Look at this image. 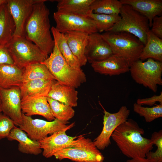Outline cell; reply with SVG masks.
I'll use <instances>...</instances> for the list:
<instances>
[{"instance_id": "obj_1", "label": "cell", "mask_w": 162, "mask_h": 162, "mask_svg": "<svg viewBox=\"0 0 162 162\" xmlns=\"http://www.w3.org/2000/svg\"><path fill=\"white\" fill-rule=\"evenodd\" d=\"M144 133L136 122L128 119L116 128L111 137L126 157L130 159L144 158L154 145L150 139L143 137Z\"/></svg>"}, {"instance_id": "obj_2", "label": "cell", "mask_w": 162, "mask_h": 162, "mask_svg": "<svg viewBox=\"0 0 162 162\" xmlns=\"http://www.w3.org/2000/svg\"><path fill=\"white\" fill-rule=\"evenodd\" d=\"M47 1L39 0L34 5L26 23L25 35L48 56L55 43L51 33L50 10L45 3Z\"/></svg>"}, {"instance_id": "obj_3", "label": "cell", "mask_w": 162, "mask_h": 162, "mask_svg": "<svg viewBox=\"0 0 162 162\" xmlns=\"http://www.w3.org/2000/svg\"><path fill=\"white\" fill-rule=\"evenodd\" d=\"M54 43L52 52L41 63L46 66L57 81L77 88L86 81V75L81 69L74 68L68 64Z\"/></svg>"}, {"instance_id": "obj_4", "label": "cell", "mask_w": 162, "mask_h": 162, "mask_svg": "<svg viewBox=\"0 0 162 162\" xmlns=\"http://www.w3.org/2000/svg\"><path fill=\"white\" fill-rule=\"evenodd\" d=\"M101 35L110 47L113 54L125 60L130 67L139 59L144 45L134 35L125 32L109 31Z\"/></svg>"}, {"instance_id": "obj_5", "label": "cell", "mask_w": 162, "mask_h": 162, "mask_svg": "<svg viewBox=\"0 0 162 162\" xmlns=\"http://www.w3.org/2000/svg\"><path fill=\"white\" fill-rule=\"evenodd\" d=\"M119 14L120 20L107 31L129 33L137 38L145 46L147 33L150 30L147 18L127 4L122 5Z\"/></svg>"}, {"instance_id": "obj_6", "label": "cell", "mask_w": 162, "mask_h": 162, "mask_svg": "<svg viewBox=\"0 0 162 162\" xmlns=\"http://www.w3.org/2000/svg\"><path fill=\"white\" fill-rule=\"evenodd\" d=\"M6 46L15 64L21 68L32 64L41 63L48 57L25 37L13 38Z\"/></svg>"}, {"instance_id": "obj_7", "label": "cell", "mask_w": 162, "mask_h": 162, "mask_svg": "<svg viewBox=\"0 0 162 162\" xmlns=\"http://www.w3.org/2000/svg\"><path fill=\"white\" fill-rule=\"evenodd\" d=\"M81 135L74 145L63 148L54 156L61 160L68 159L76 162H103L104 158L92 140Z\"/></svg>"}, {"instance_id": "obj_8", "label": "cell", "mask_w": 162, "mask_h": 162, "mask_svg": "<svg viewBox=\"0 0 162 162\" xmlns=\"http://www.w3.org/2000/svg\"><path fill=\"white\" fill-rule=\"evenodd\" d=\"M129 71L136 82L154 92H157L158 85H162V62L151 58L144 62L139 59L130 66Z\"/></svg>"}, {"instance_id": "obj_9", "label": "cell", "mask_w": 162, "mask_h": 162, "mask_svg": "<svg viewBox=\"0 0 162 162\" xmlns=\"http://www.w3.org/2000/svg\"><path fill=\"white\" fill-rule=\"evenodd\" d=\"M22 122L19 126L24 131L31 139L39 141L59 130H69L73 127L74 123L67 125L68 122H64L56 119L47 121L39 119H33L22 113Z\"/></svg>"}, {"instance_id": "obj_10", "label": "cell", "mask_w": 162, "mask_h": 162, "mask_svg": "<svg viewBox=\"0 0 162 162\" xmlns=\"http://www.w3.org/2000/svg\"><path fill=\"white\" fill-rule=\"evenodd\" d=\"M53 18L55 28L62 33L78 31L90 34L98 32L94 22L89 17L57 11L54 13Z\"/></svg>"}, {"instance_id": "obj_11", "label": "cell", "mask_w": 162, "mask_h": 162, "mask_svg": "<svg viewBox=\"0 0 162 162\" xmlns=\"http://www.w3.org/2000/svg\"><path fill=\"white\" fill-rule=\"evenodd\" d=\"M104 110L103 126L99 135L93 142L99 150H103L111 144L110 137L116 128L125 122L130 115V110L125 106H122L116 112L111 113Z\"/></svg>"}, {"instance_id": "obj_12", "label": "cell", "mask_w": 162, "mask_h": 162, "mask_svg": "<svg viewBox=\"0 0 162 162\" xmlns=\"http://www.w3.org/2000/svg\"><path fill=\"white\" fill-rule=\"evenodd\" d=\"M0 112L8 116L15 125L19 126L22 122L20 87L7 89L0 87Z\"/></svg>"}, {"instance_id": "obj_13", "label": "cell", "mask_w": 162, "mask_h": 162, "mask_svg": "<svg viewBox=\"0 0 162 162\" xmlns=\"http://www.w3.org/2000/svg\"><path fill=\"white\" fill-rule=\"evenodd\" d=\"M39 0H7V4L14 21L15 29L13 38L25 37L27 21L34 4Z\"/></svg>"}, {"instance_id": "obj_14", "label": "cell", "mask_w": 162, "mask_h": 162, "mask_svg": "<svg viewBox=\"0 0 162 162\" xmlns=\"http://www.w3.org/2000/svg\"><path fill=\"white\" fill-rule=\"evenodd\" d=\"M67 130L57 131L39 141L44 157L51 158L58 151L75 144L78 136L67 135L66 133Z\"/></svg>"}, {"instance_id": "obj_15", "label": "cell", "mask_w": 162, "mask_h": 162, "mask_svg": "<svg viewBox=\"0 0 162 162\" xmlns=\"http://www.w3.org/2000/svg\"><path fill=\"white\" fill-rule=\"evenodd\" d=\"M113 54L108 44L98 32L89 34L85 55L89 63L104 60Z\"/></svg>"}, {"instance_id": "obj_16", "label": "cell", "mask_w": 162, "mask_h": 162, "mask_svg": "<svg viewBox=\"0 0 162 162\" xmlns=\"http://www.w3.org/2000/svg\"><path fill=\"white\" fill-rule=\"evenodd\" d=\"M91 66L95 72L110 76L128 72L130 69V65L126 61L114 54L102 61L91 63Z\"/></svg>"}, {"instance_id": "obj_17", "label": "cell", "mask_w": 162, "mask_h": 162, "mask_svg": "<svg viewBox=\"0 0 162 162\" xmlns=\"http://www.w3.org/2000/svg\"><path fill=\"white\" fill-rule=\"evenodd\" d=\"M22 113L31 116L34 115L43 116L48 121L55 119L52 113L46 97H40L21 100Z\"/></svg>"}, {"instance_id": "obj_18", "label": "cell", "mask_w": 162, "mask_h": 162, "mask_svg": "<svg viewBox=\"0 0 162 162\" xmlns=\"http://www.w3.org/2000/svg\"><path fill=\"white\" fill-rule=\"evenodd\" d=\"M78 92L75 88L53 80L47 97L72 107L77 105Z\"/></svg>"}, {"instance_id": "obj_19", "label": "cell", "mask_w": 162, "mask_h": 162, "mask_svg": "<svg viewBox=\"0 0 162 162\" xmlns=\"http://www.w3.org/2000/svg\"><path fill=\"white\" fill-rule=\"evenodd\" d=\"M123 4L130 6L148 19L150 27L152 20L157 16H161L162 12V0H120Z\"/></svg>"}, {"instance_id": "obj_20", "label": "cell", "mask_w": 162, "mask_h": 162, "mask_svg": "<svg viewBox=\"0 0 162 162\" xmlns=\"http://www.w3.org/2000/svg\"><path fill=\"white\" fill-rule=\"evenodd\" d=\"M72 52L77 58L81 66L85 65L87 60L85 55L89 34L85 32L71 31L63 33Z\"/></svg>"}, {"instance_id": "obj_21", "label": "cell", "mask_w": 162, "mask_h": 162, "mask_svg": "<svg viewBox=\"0 0 162 162\" xmlns=\"http://www.w3.org/2000/svg\"><path fill=\"white\" fill-rule=\"evenodd\" d=\"M7 139L10 141L18 142V150L22 153L38 155L42 152L39 141L31 139L24 131L15 126Z\"/></svg>"}, {"instance_id": "obj_22", "label": "cell", "mask_w": 162, "mask_h": 162, "mask_svg": "<svg viewBox=\"0 0 162 162\" xmlns=\"http://www.w3.org/2000/svg\"><path fill=\"white\" fill-rule=\"evenodd\" d=\"M53 80L38 79L23 82L20 86L21 100L37 97H47Z\"/></svg>"}, {"instance_id": "obj_23", "label": "cell", "mask_w": 162, "mask_h": 162, "mask_svg": "<svg viewBox=\"0 0 162 162\" xmlns=\"http://www.w3.org/2000/svg\"><path fill=\"white\" fill-rule=\"evenodd\" d=\"M23 68L15 64H0V87L9 88L20 87L23 82Z\"/></svg>"}, {"instance_id": "obj_24", "label": "cell", "mask_w": 162, "mask_h": 162, "mask_svg": "<svg viewBox=\"0 0 162 162\" xmlns=\"http://www.w3.org/2000/svg\"><path fill=\"white\" fill-rule=\"evenodd\" d=\"M15 25L7 2L0 7V46H6L13 38Z\"/></svg>"}, {"instance_id": "obj_25", "label": "cell", "mask_w": 162, "mask_h": 162, "mask_svg": "<svg viewBox=\"0 0 162 162\" xmlns=\"http://www.w3.org/2000/svg\"><path fill=\"white\" fill-rule=\"evenodd\" d=\"M94 0H58V11L88 17L90 6Z\"/></svg>"}, {"instance_id": "obj_26", "label": "cell", "mask_w": 162, "mask_h": 162, "mask_svg": "<svg viewBox=\"0 0 162 162\" xmlns=\"http://www.w3.org/2000/svg\"><path fill=\"white\" fill-rule=\"evenodd\" d=\"M148 58L162 62V39L155 35L150 30L147 32L146 43L139 57L142 61Z\"/></svg>"}, {"instance_id": "obj_27", "label": "cell", "mask_w": 162, "mask_h": 162, "mask_svg": "<svg viewBox=\"0 0 162 162\" xmlns=\"http://www.w3.org/2000/svg\"><path fill=\"white\" fill-rule=\"evenodd\" d=\"M54 41L59 50L68 64L72 68L81 69V66L77 58L74 56L69 47L64 34L52 26L51 29Z\"/></svg>"}, {"instance_id": "obj_28", "label": "cell", "mask_w": 162, "mask_h": 162, "mask_svg": "<svg viewBox=\"0 0 162 162\" xmlns=\"http://www.w3.org/2000/svg\"><path fill=\"white\" fill-rule=\"evenodd\" d=\"M38 79L56 80L46 66L41 63L32 64L23 68L22 82Z\"/></svg>"}, {"instance_id": "obj_29", "label": "cell", "mask_w": 162, "mask_h": 162, "mask_svg": "<svg viewBox=\"0 0 162 162\" xmlns=\"http://www.w3.org/2000/svg\"><path fill=\"white\" fill-rule=\"evenodd\" d=\"M122 5L117 0H94L90 6V10L94 13L119 14Z\"/></svg>"}, {"instance_id": "obj_30", "label": "cell", "mask_w": 162, "mask_h": 162, "mask_svg": "<svg viewBox=\"0 0 162 162\" xmlns=\"http://www.w3.org/2000/svg\"><path fill=\"white\" fill-rule=\"evenodd\" d=\"M47 98L55 118L64 122H68L74 117L75 111L72 107L51 98L47 97Z\"/></svg>"}, {"instance_id": "obj_31", "label": "cell", "mask_w": 162, "mask_h": 162, "mask_svg": "<svg viewBox=\"0 0 162 162\" xmlns=\"http://www.w3.org/2000/svg\"><path fill=\"white\" fill-rule=\"evenodd\" d=\"M88 17L92 20L96 25L98 32H107L120 19L119 14H106L91 12Z\"/></svg>"}, {"instance_id": "obj_32", "label": "cell", "mask_w": 162, "mask_h": 162, "mask_svg": "<svg viewBox=\"0 0 162 162\" xmlns=\"http://www.w3.org/2000/svg\"><path fill=\"white\" fill-rule=\"evenodd\" d=\"M134 111L140 116L144 117L146 122H150L155 119L162 117V104H157L152 107H144L134 103Z\"/></svg>"}, {"instance_id": "obj_33", "label": "cell", "mask_w": 162, "mask_h": 162, "mask_svg": "<svg viewBox=\"0 0 162 162\" xmlns=\"http://www.w3.org/2000/svg\"><path fill=\"white\" fill-rule=\"evenodd\" d=\"M150 139L157 147L154 152L149 151L146 154V158L151 162H162V131L154 132Z\"/></svg>"}, {"instance_id": "obj_34", "label": "cell", "mask_w": 162, "mask_h": 162, "mask_svg": "<svg viewBox=\"0 0 162 162\" xmlns=\"http://www.w3.org/2000/svg\"><path fill=\"white\" fill-rule=\"evenodd\" d=\"M15 124L8 116L0 112V140L7 138Z\"/></svg>"}, {"instance_id": "obj_35", "label": "cell", "mask_w": 162, "mask_h": 162, "mask_svg": "<svg viewBox=\"0 0 162 162\" xmlns=\"http://www.w3.org/2000/svg\"><path fill=\"white\" fill-rule=\"evenodd\" d=\"M15 64L6 46H0V64Z\"/></svg>"}, {"instance_id": "obj_36", "label": "cell", "mask_w": 162, "mask_h": 162, "mask_svg": "<svg viewBox=\"0 0 162 162\" xmlns=\"http://www.w3.org/2000/svg\"><path fill=\"white\" fill-rule=\"evenodd\" d=\"M151 32L155 35L162 39V16H157L152 20Z\"/></svg>"}, {"instance_id": "obj_37", "label": "cell", "mask_w": 162, "mask_h": 162, "mask_svg": "<svg viewBox=\"0 0 162 162\" xmlns=\"http://www.w3.org/2000/svg\"><path fill=\"white\" fill-rule=\"evenodd\" d=\"M157 102L162 104V92H161L159 95H154L151 97L138 99L137 100L136 104L141 105H146L150 106H153Z\"/></svg>"}, {"instance_id": "obj_38", "label": "cell", "mask_w": 162, "mask_h": 162, "mask_svg": "<svg viewBox=\"0 0 162 162\" xmlns=\"http://www.w3.org/2000/svg\"><path fill=\"white\" fill-rule=\"evenodd\" d=\"M126 162H151L144 158H134L127 160Z\"/></svg>"}, {"instance_id": "obj_39", "label": "cell", "mask_w": 162, "mask_h": 162, "mask_svg": "<svg viewBox=\"0 0 162 162\" xmlns=\"http://www.w3.org/2000/svg\"><path fill=\"white\" fill-rule=\"evenodd\" d=\"M7 0H0V7L7 2Z\"/></svg>"}, {"instance_id": "obj_40", "label": "cell", "mask_w": 162, "mask_h": 162, "mask_svg": "<svg viewBox=\"0 0 162 162\" xmlns=\"http://www.w3.org/2000/svg\"><path fill=\"white\" fill-rule=\"evenodd\" d=\"M0 102H1V98H0Z\"/></svg>"}]
</instances>
